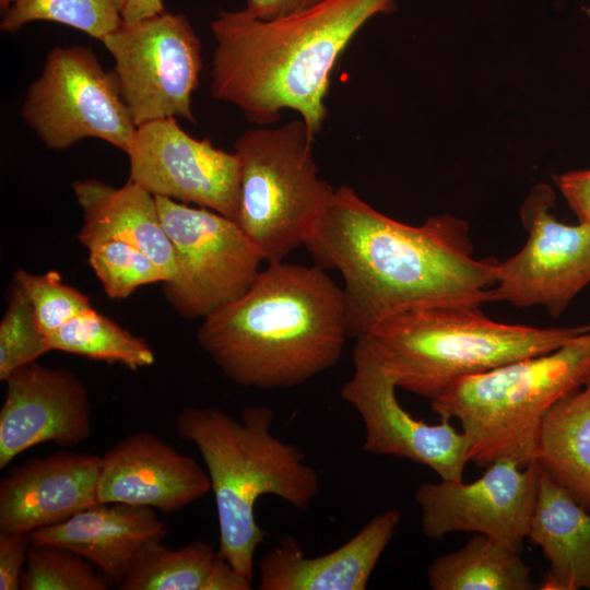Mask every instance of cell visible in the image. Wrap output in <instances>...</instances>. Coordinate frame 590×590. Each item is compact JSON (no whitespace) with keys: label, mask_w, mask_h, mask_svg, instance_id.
Masks as SVG:
<instances>
[{"label":"cell","mask_w":590,"mask_h":590,"mask_svg":"<svg viewBox=\"0 0 590 590\" xmlns=\"http://www.w3.org/2000/svg\"><path fill=\"white\" fill-rule=\"evenodd\" d=\"M304 246L315 264L341 274L350 338L405 311L492 303L499 260L475 258L468 222L451 214L405 224L343 185Z\"/></svg>","instance_id":"1"},{"label":"cell","mask_w":590,"mask_h":590,"mask_svg":"<svg viewBox=\"0 0 590 590\" xmlns=\"http://www.w3.org/2000/svg\"><path fill=\"white\" fill-rule=\"evenodd\" d=\"M394 7L396 0H326L272 20L223 10L211 22V95L259 126L295 110L316 134L341 54L370 19Z\"/></svg>","instance_id":"2"},{"label":"cell","mask_w":590,"mask_h":590,"mask_svg":"<svg viewBox=\"0 0 590 590\" xmlns=\"http://www.w3.org/2000/svg\"><path fill=\"white\" fill-rule=\"evenodd\" d=\"M349 337L343 291L317 264L269 262L249 288L203 318L197 340L236 385H303L332 368Z\"/></svg>","instance_id":"3"},{"label":"cell","mask_w":590,"mask_h":590,"mask_svg":"<svg viewBox=\"0 0 590 590\" xmlns=\"http://www.w3.org/2000/svg\"><path fill=\"white\" fill-rule=\"evenodd\" d=\"M274 413L252 405L235 418L217 406H188L175 418L178 436L201 453L214 494L219 553L253 580V556L267 533L255 518L262 495H274L306 510L320 489L318 472L295 445L271 429Z\"/></svg>","instance_id":"4"},{"label":"cell","mask_w":590,"mask_h":590,"mask_svg":"<svg viewBox=\"0 0 590 590\" xmlns=\"http://www.w3.org/2000/svg\"><path fill=\"white\" fill-rule=\"evenodd\" d=\"M583 332L585 326L535 328L493 320L481 307L444 306L396 315L362 337L398 388L432 401L463 377L550 353Z\"/></svg>","instance_id":"5"},{"label":"cell","mask_w":590,"mask_h":590,"mask_svg":"<svg viewBox=\"0 0 590 590\" xmlns=\"http://www.w3.org/2000/svg\"><path fill=\"white\" fill-rule=\"evenodd\" d=\"M590 379V331L558 349L463 377L430 406L457 418L468 439V459L479 467L509 460L527 467L546 412Z\"/></svg>","instance_id":"6"},{"label":"cell","mask_w":590,"mask_h":590,"mask_svg":"<svg viewBox=\"0 0 590 590\" xmlns=\"http://www.w3.org/2000/svg\"><path fill=\"white\" fill-rule=\"evenodd\" d=\"M314 139L299 118L248 129L235 142L240 165L236 222L268 263L304 245L335 191L318 177Z\"/></svg>","instance_id":"7"},{"label":"cell","mask_w":590,"mask_h":590,"mask_svg":"<svg viewBox=\"0 0 590 590\" xmlns=\"http://www.w3.org/2000/svg\"><path fill=\"white\" fill-rule=\"evenodd\" d=\"M21 115L56 151L96 138L126 153L137 128L114 71L105 70L85 46H57L48 52Z\"/></svg>","instance_id":"8"},{"label":"cell","mask_w":590,"mask_h":590,"mask_svg":"<svg viewBox=\"0 0 590 590\" xmlns=\"http://www.w3.org/2000/svg\"><path fill=\"white\" fill-rule=\"evenodd\" d=\"M155 199L176 264L164 294L177 314L204 318L243 295L264 260L238 223L206 208Z\"/></svg>","instance_id":"9"},{"label":"cell","mask_w":590,"mask_h":590,"mask_svg":"<svg viewBox=\"0 0 590 590\" xmlns=\"http://www.w3.org/2000/svg\"><path fill=\"white\" fill-rule=\"evenodd\" d=\"M102 43L135 126L166 118L196 122L191 98L202 70L201 43L185 14L122 21Z\"/></svg>","instance_id":"10"},{"label":"cell","mask_w":590,"mask_h":590,"mask_svg":"<svg viewBox=\"0 0 590 590\" xmlns=\"http://www.w3.org/2000/svg\"><path fill=\"white\" fill-rule=\"evenodd\" d=\"M555 200L554 189L544 182L523 200L519 214L528 239L519 252L498 262L492 303L542 306L559 317L590 284V225L559 222Z\"/></svg>","instance_id":"11"},{"label":"cell","mask_w":590,"mask_h":590,"mask_svg":"<svg viewBox=\"0 0 590 590\" xmlns=\"http://www.w3.org/2000/svg\"><path fill=\"white\" fill-rule=\"evenodd\" d=\"M353 367L340 394L362 418L366 433L363 450L426 465L440 480L462 481L469 462L464 433L448 420L427 424L403 409L394 380L366 337L355 339Z\"/></svg>","instance_id":"12"},{"label":"cell","mask_w":590,"mask_h":590,"mask_svg":"<svg viewBox=\"0 0 590 590\" xmlns=\"http://www.w3.org/2000/svg\"><path fill=\"white\" fill-rule=\"evenodd\" d=\"M129 180L155 197L196 204L237 221L240 165L237 154L208 138L188 134L176 118L137 126L126 152Z\"/></svg>","instance_id":"13"},{"label":"cell","mask_w":590,"mask_h":590,"mask_svg":"<svg viewBox=\"0 0 590 590\" xmlns=\"http://www.w3.org/2000/svg\"><path fill=\"white\" fill-rule=\"evenodd\" d=\"M541 468L500 460L471 483L441 480L415 491L425 536L440 540L456 532L492 536L521 553L528 538Z\"/></svg>","instance_id":"14"},{"label":"cell","mask_w":590,"mask_h":590,"mask_svg":"<svg viewBox=\"0 0 590 590\" xmlns=\"http://www.w3.org/2000/svg\"><path fill=\"white\" fill-rule=\"evenodd\" d=\"M0 409V468L23 451L54 442L73 447L92 432V403L72 371L37 362L14 370L5 380Z\"/></svg>","instance_id":"15"},{"label":"cell","mask_w":590,"mask_h":590,"mask_svg":"<svg viewBox=\"0 0 590 590\" xmlns=\"http://www.w3.org/2000/svg\"><path fill=\"white\" fill-rule=\"evenodd\" d=\"M210 491L208 471L150 432L122 438L101 457L98 503H121L168 514Z\"/></svg>","instance_id":"16"},{"label":"cell","mask_w":590,"mask_h":590,"mask_svg":"<svg viewBox=\"0 0 590 590\" xmlns=\"http://www.w3.org/2000/svg\"><path fill=\"white\" fill-rule=\"evenodd\" d=\"M101 456L55 452L28 459L0 482V532L28 534L98 503Z\"/></svg>","instance_id":"17"},{"label":"cell","mask_w":590,"mask_h":590,"mask_svg":"<svg viewBox=\"0 0 590 590\" xmlns=\"http://www.w3.org/2000/svg\"><path fill=\"white\" fill-rule=\"evenodd\" d=\"M401 520L398 509L374 516L339 548L307 557L285 538L260 562V590H364Z\"/></svg>","instance_id":"18"},{"label":"cell","mask_w":590,"mask_h":590,"mask_svg":"<svg viewBox=\"0 0 590 590\" xmlns=\"http://www.w3.org/2000/svg\"><path fill=\"white\" fill-rule=\"evenodd\" d=\"M166 535V523L153 508L121 503H97L27 534L31 544L56 545L76 553L118 586L139 551Z\"/></svg>","instance_id":"19"},{"label":"cell","mask_w":590,"mask_h":590,"mask_svg":"<svg viewBox=\"0 0 590 590\" xmlns=\"http://www.w3.org/2000/svg\"><path fill=\"white\" fill-rule=\"evenodd\" d=\"M72 190L83 214L78 234L90 245L105 239L128 243L148 255L172 280L176 273L173 245L163 227L155 196L139 184L120 187L95 178L72 182Z\"/></svg>","instance_id":"20"},{"label":"cell","mask_w":590,"mask_h":590,"mask_svg":"<svg viewBox=\"0 0 590 590\" xmlns=\"http://www.w3.org/2000/svg\"><path fill=\"white\" fill-rule=\"evenodd\" d=\"M528 539L550 563L541 590H590V510L542 469Z\"/></svg>","instance_id":"21"},{"label":"cell","mask_w":590,"mask_h":590,"mask_svg":"<svg viewBox=\"0 0 590 590\" xmlns=\"http://www.w3.org/2000/svg\"><path fill=\"white\" fill-rule=\"evenodd\" d=\"M154 540L134 557L121 590H249L252 581L237 571L213 546L194 540L169 548Z\"/></svg>","instance_id":"22"},{"label":"cell","mask_w":590,"mask_h":590,"mask_svg":"<svg viewBox=\"0 0 590 590\" xmlns=\"http://www.w3.org/2000/svg\"><path fill=\"white\" fill-rule=\"evenodd\" d=\"M534 461L590 510V379L546 412Z\"/></svg>","instance_id":"23"},{"label":"cell","mask_w":590,"mask_h":590,"mask_svg":"<svg viewBox=\"0 0 590 590\" xmlns=\"http://www.w3.org/2000/svg\"><path fill=\"white\" fill-rule=\"evenodd\" d=\"M531 570L520 553L485 534L436 558L427 568L434 590H531Z\"/></svg>","instance_id":"24"},{"label":"cell","mask_w":590,"mask_h":590,"mask_svg":"<svg viewBox=\"0 0 590 590\" xmlns=\"http://www.w3.org/2000/svg\"><path fill=\"white\" fill-rule=\"evenodd\" d=\"M49 351H61L120 364L137 370L155 362L151 346L93 307L67 321L46 337Z\"/></svg>","instance_id":"25"},{"label":"cell","mask_w":590,"mask_h":590,"mask_svg":"<svg viewBox=\"0 0 590 590\" xmlns=\"http://www.w3.org/2000/svg\"><path fill=\"white\" fill-rule=\"evenodd\" d=\"M125 0H3L0 28L16 33L46 21L70 26L102 42L122 23Z\"/></svg>","instance_id":"26"},{"label":"cell","mask_w":590,"mask_h":590,"mask_svg":"<svg viewBox=\"0 0 590 590\" xmlns=\"http://www.w3.org/2000/svg\"><path fill=\"white\" fill-rule=\"evenodd\" d=\"M113 583L92 563L56 545L31 544L23 590H108Z\"/></svg>","instance_id":"27"},{"label":"cell","mask_w":590,"mask_h":590,"mask_svg":"<svg viewBox=\"0 0 590 590\" xmlns=\"http://www.w3.org/2000/svg\"><path fill=\"white\" fill-rule=\"evenodd\" d=\"M86 248L88 263L111 299H125L141 286L168 280L148 255L128 243L105 239Z\"/></svg>","instance_id":"28"},{"label":"cell","mask_w":590,"mask_h":590,"mask_svg":"<svg viewBox=\"0 0 590 590\" xmlns=\"http://www.w3.org/2000/svg\"><path fill=\"white\" fill-rule=\"evenodd\" d=\"M47 352L46 335L40 330L32 302L24 287L13 279L8 304L0 322V380L14 370L37 362Z\"/></svg>","instance_id":"29"},{"label":"cell","mask_w":590,"mask_h":590,"mask_svg":"<svg viewBox=\"0 0 590 590\" xmlns=\"http://www.w3.org/2000/svg\"><path fill=\"white\" fill-rule=\"evenodd\" d=\"M13 279L26 291L38 326L46 337L93 307L85 294L63 283L61 275L55 270L34 274L19 269Z\"/></svg>","instance_id":"30"},{"label":"cell","mask_w":590,"mask_h":590,"mask_svg":"<svg viewBox=\"0 0 590 590\" xmlns=\"http://www.w3.org/2000/svg\"><path fill=\"white\" fill-rule=\"evenodd\" d=\"M30 546L27 534L0 532V590L21 589Z\"/></svg>","instance_id":"31"},{"label":"cell","mask_w":590,"mask_h":590,"mask_svg":"<svg viewBox=\"0 0 590 590\" xmlns=\"http://www.w3.org/2000/svg\"><path fill=\"white\" fill-rule=\"evenodd\" d=\"M553 180L578 222L590 225V169L557 174Z\"/></svg>","instance_id":"32"},{"label":"cell","mask_w":590,"mask_h":590,"mask_svg":"<svg viewBox=\"0 0 590 590\" xmlns=\"http://www.w3.org/2000/svg\"><path fill=\"white\" fill-rule=\"evenodd\" d=\"M326 0H246L245 10L260 20H272L315 7Z\"/></svg>","instance_id":"33"},{"label":"cell","mask_w":590,"mask_h":590,"mask_svg":"<svg viewBox=\"0 0 590 590\" xmlns=\"http://www.w3.org/2000/svg\"><path fill=\"white\" fill-rule=\"evenodd\" d=\"M165 11L162 0H125L122 21L135 22Z\"/></svg>","instance_id":"34"},{"label":"cell","mask_w":590,"mask_h":590,"mask_svg":"<svg viewBox=\"0 0 590 590\" xmlns=\"http://www.w3.org/2000/svg\"><path fill=\"white\" fill-rule=\"evenodd\" d=\"M585 328H586L587 331H590V322L588 324H586Z\"/></svg>","instance_id":"35"},{"label":"cell","mask_w":590,"mask_h":590,"mask_svg":"<svg viewBox=\"0 0 590 590\" xmlns=\"http://www.w3.org/2000/svg\"><path fill=\"white\" fill-rule=\"evenodd\" d=\"M3 0H0V3L2 2Z\"/></svg>","instance_id":"36"}]
</instances>
